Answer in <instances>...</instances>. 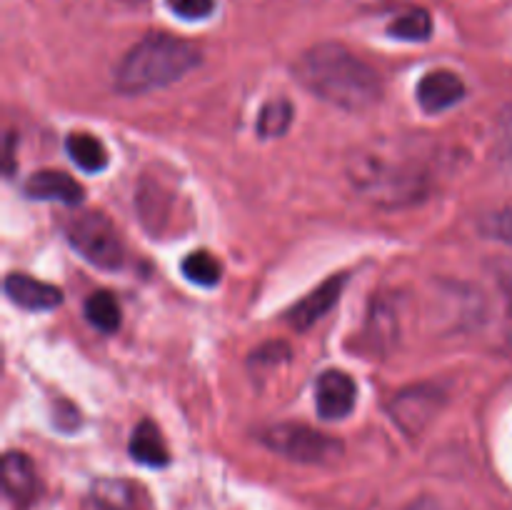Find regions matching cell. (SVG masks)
I'll return each instance as SVG.
<instances>
[{"mask_svg":"<svg viewBox=\"0 0 512 510\" xmlns=\"http://www.w3.org/2000/svg\"><path fill=\"white\" fill-rule=\"evenodd\" d=\"M295 78L320 100L353 113L373 108L383 98L378 70L338 43L305 50L295 63Z\"/></svg>","mask_w":512,"mask_h":510,"instance_id":"obj_1","label":"cell"},{"mask_svg":"<svg viewBox=\"0 0 512 510\" xmlns=\"http://www.w3.org/2000/svg\"><path fill=\"white\" fill-rule=\"evenodd\" d=\"M348 180L360 198L385 210L418 205L430 193L428 170L410 155L390 153L383 145L355 150L348 160Z\"/></svg>","mask_w":512,"mask_h":510,"instance_id":"obj_2","label":"cell"},{"mask_svg":"<svg viewBox=\"0 0 512 510\" xmlns=\"http://www.w3.org/2000/svg\"><path fill=\"white\" fill-rule=\"evenodd\" d=\"M200 50L183 38L150 33L133 45L115 68V90L123 95H143L178 83L198 68Z\"/></svg>","mask_w":512,"mask_h":510,"instance_id":"obj_3","label":"cell"},{"mask_svg":"<svg viewBox=\"0 0 512 510\" xmlns=\"http://www.w3.org/2000/svg\"><path fill=\"white\" fill-rule=\"evenodd\" d=\"M65 235L70 245L95 268L118 270L123 265L125 253L120 235L103 213L88 210V213L75 215L65 223Z\"/></svg>","mask_w":512,"mask_h":510,"instance_id":"obj_4","label":"cell"},{"mask_svg":"<svg viewBox=\"0 0 512 510\" xmlns=\"http://www.w3.org/2000/svg\"><path fill=\"white\" fill-rule=\"evenodd\" d=\"M263 443L270 450L295 463L320 465L338 460L343 455V443L320 430L303 423H278L263 430Z\"/></svg>","mask_w":512,"mask_h":510,"instance_id":"obj_5","label":"cell"},{"mask_svg":"<svg viewBox=\"0 0 512 510\" xmlns=\"http://www.w3.org/2000/svg\"><path fill=\"white\" fill-rule=\"evenodd\" d=\"M445 398L435 385H410L388 405L390 418L403 433L420 435L443 410Z\"/></svg>","mask_w":512,"mask_h":510,"instance_id":"obj_6","label":"cell"},{"mask_svg":"<svg viewBox=\"0 0 512 510\" xmlns=\"http://www.w3.org/2000/svg\"><path fill=\"white\" fill-rule=\"evenodd\" d=\"M358 400V385L343 370H325L315 388V405L325 420H338L353 413Z\"/></svg>","mask_w":512,"mask_h":510,"instance_id":"obj_7","label":"cell"},{"mask_svg":"<svg viewBox=\"0 0 512 510\" xmlns=\"http://www.w3.org/2000/svg\"><path fill=\"white\" fill-rule=\"evenodd\" d=\"M345 283H348V275H333V278L325 280L323 285L313 290L305 300H300L298 305H293L288 313V323L293 325L295 330H308L323 318L328 310H333V305L338 303L340 295H343Z\"/></svg>","mask_w":512,"mask_h":510,"instance_id":"obj_8","label":"cell"},{"mask_svg":"<svg viewBox=\"0 0 512 510\" xmlns=\"http://www.w3.org/2000/svg\"><path fill=\"white\" fill-rule=\"evenodd\" d=\"M465 98V83L453 70H430L418 83V103L425 113H443Z\"/></svg>","mask_w":512,"mask_h":510,"instance_id":"obj_9","label":"cell"},{"mask_svg":"<svg viewBox=\"0 0 512 510\" xmlns=\"http://www.w3.org/2000/svg\"><path fill=\"white\" fill-rule=\"evenodd\" d=\"M25 195L33 200H53L63 205L83 203V188L63 170H38L25 180Z\"/></svg>","mask_w":512,"mask_h":510,"instance_id":"obj_10","label":"cell"},{"mask_svg":"<svg viewBox=\"0 0 512 510\" xmlns=\"http://www.w3.org/2000/svg\"><path fill=\"white\" fill-rule=\"evenodd\" d=\"M3 288L13 303L25 310H53L63 303V293L55 285L35 280L23 273H10L5 278Z\"/></svg>","mask_w":512,"mask_h":510,"instance_id":"obj_11","label":"cell"},{"mask_svg":"<svg viewBox=\"0 0 512 510\" xmlns=\"http://www.w3.org/2000/svg\"><path fill=\"white\" fill-rule=\"evenodd\" d=\"M3 488L5 495L15 503H30L38 490V475H35L33 460L25 453L10 450L3 455Z\"/></svg>","mask_w":512,"mask_h":510,"instance_id":"obj_12","label":"cell"},{"mask_svg":"<svg viewBox=\"0 0 512 510\" xmlns=\"http://www.w3.org/2000/svg\"><path fill=\"white\" fill-rule=\"evenodd\" d=\"M130 455L148 468H163L170 463L165 440L153 420H143V423L135 425L133 438H130Z\"/></svg>","mask_w":512,"mask_h":510,"instance_id":"obj_13","label":"cell"},{"mask_svg":"<svg viewBox=\"0 0 512 510\" xmlns=\"http://www.w3.org/2000/svg\"><path fill=\"white\" fill-rule=\"evenodd\" d=\"M65 150H68L70 160H73L83 173H100V170H105V165H108V150H105V145L90 133H70L68 140H65Z\"/></svg>","mask_w":512,"mask_h":510,"instance_id":"obj_14","label":"cell"},{"mask_svg":"<svg viewBox=\"0 0 512 510\" xmlns=\"http://www.w3.org/2000/svg\"><path fill=\"white\" fill-rule=\"evenodd\" d=\"M388 35L398 40H408V43L428 40L433 35V18L425 8H410L388 25Z\"/></svg>","mask_w":512,"mask_h":510,"instance_id":"obj_15","label":"cell"},{"mask_svg":"<svg viewBox=\"0 0 512 510\" xmlns=\"http://www.w3.org/2000/svg\"><path fill=\"white\" fill-rule=\"evenodd\" d=\"M85 318L100 333H115L120 328V308L108 290H98L85 300Z\"/></svg>","mask_w":512,"mask_h":510,"instance_id":"obj_16","label":"cell"},{"mask_svg":"<svg viewBox=\"0 0 512 510\" xmlns=\"http://www.w3.org/2000/svg\"><path fill=\"white\" fill-rule=\"evenodd\" d=\"M180 270H183V275L190 283L200 285V288H213V285H218L220 278H223V265H220L208 250H193V253L183 260Z\"/></svg>","mask_w":512,"mask_h":510,"instance_id":"obj_17","label":"cell"},{"mask_svg":"<svg viewBox=\"0 0 512 510\" xmlns=\"http://www.w3.org/2000/svg\"><path fill=\"white\" fill-rule=\"evenodd\" d=\"M293 103L285 98H275L270 103L263 105L258 115V133L263 138H280V135L288 133L290 123H293Z\"/></svg>","mask_w":512,"mask_h":510,"instance_id":"obj_18","label":"cell"},{"mask_svg":"<svg viewBox=\"0 0 512 510\" xmlns=\"http://www.w3.org/2000/svg\"><path fill=\"white\" fill-rule=\"evenodd\" d=\"M95 503L98 510H135V490L128 483L103 480L95 488Z\"/></svg>","mask_w":512,"mask_h":510,"instance_id":"obj_19","label":"cell"},{"mask_svg":"<svg viewBox=\"0 0 512 510\" xmlns=\"http://www.w3.org/2000/svg\"><path fill=\"white\" fill-rule=\"evenodd\" d=\"M480 230L485 233V238L500 240V243L512 248V205H505V208L493 210V213L485 215V218L480 220Z\"/></svg>","mask_w":512,"mask_h":510,"instance_id":"obj_20","label":"cell"},{"mask_svg":"<svg viewBox=\"0 0 512 510\" xmlns=\"http://www.w3.org/2000/svg\"><path fill=\"white\" fill-rule=\"evenodd\" d=\"M168 8L183 20H205L215 13V0H168Z\"/></svg>","mask_w":512,"mask_h":510,"instance_id":"obj_21","label":"cell"},{"mask_svg":"<svg viewBox=\"0 0 512 510\" xmlns=\"http://www.w3.org/2000/svg\"><path fill=\"white\" fill-rule=\"evenodd\" d=\"M288 358H290V348L285 343H270V345H265L263 350H258V353H255V360H258L260 365L280 363V360H288Z\"/></svg>","mask_w":512,"mask_h":510,"instance_id":"obj_22","label":"cell"},{"mask_svg":"<svg viewBox=\"0 0 512 510\" xmlns=\"http://www.w3.org/2000/svg\"><path fill=\"white\" fill-rule=\"evenodd\" d=\"M503 140L512 150V110H508V113L503 115Z\"/></svg>","mask_w":512,"mask_h":510,"instance_id":"obj_23","label":"cell"},{"mask_svg":"<svg viewBox=\"0 0 512 510\" xmlns=\"http://www.w3.org/2000/svg\"><path fill=\"white\" fill-rule=\"evenodd\" d=\"M410 510H440V508L433 503V500H418Z\"/></svg>","mask_w":512,"mask_h":510,"instance_id":"obj_24","label":"cell"}]
</instances>
